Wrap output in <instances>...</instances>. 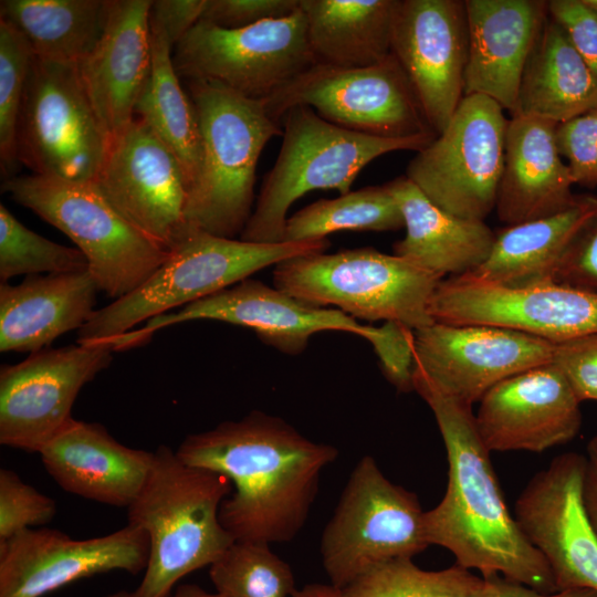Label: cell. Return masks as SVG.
I'll list each match as a JSON object with an SVG mask.
<instances>
[{"mask_svg":"<svg viewBox=\"0 0 597 597\" xmlns=\"http://www.w3.org/2000/svg\"><path fill=\"white\" fill-rule=\"evenodd\" d=\"M292 597H344V594L332 584L311 583L296 589Z\"/></svg>","mask_w":597,"mask_h":597,"instance_id":"c3c4849f","label":"cell"},{"mask_svg":"<svg viewBox=\"0 0 597 597\" xmlns=\"http://www.w3.org/2000/svg\"><path fill=\"white\" fill-rule=\"evenodd\" d=\"M398 0H300L318 64L365 67L391 54Z\"/></svg>","mask_w":597,"mask_h":597,"instance_id":"4dcf8cb0","label":"cell"},{"mask_svg":"<svg viewBox=\"0 0 597 597\" xmlns=\"http://www.w3.org/2000/svg\"><path fill=\"white\" fill-rule=\"evenodd\" d=\"M417 392L433 412L448 460L444 495L425 513L429 544L448 549L455 564L485 579L503 575L544 593L557 591L547 562L506 506L472 406L431 390Z\"/></svg>","mask_w":597,"mask_h":597,"instance_id":"7a4b0ae2","label":"cell"},{"mask_svg":"<svg viewBox=\"0 0 597 597\" xmlns=\"http://www.w3.org/2000/svg\"><path fill=\"white\" fill-rule=\"evenodd\" d=\"M112 344L46 347L0 369V443L40 452L72 419L81 389L112 362Z\"/></svg>","mask_w":597,"mask_h":597,"instance_id":"2e32d148","label":"cell"},{"mask_svg":"<svg viewBox=\"0 0 597 597\" xmlns=\"http://www.w3.org/2000/svg\"><path fill=\"white\" fill-rule=\"evenodd\" d=\"M151 70L136 103L135 117L144 121L178 159L189 186L202 167V138L190 96L181 88L172 62V45L150 27ZM189 196V195H188Z\"/></svg>","mask_w":597,"mask_h":597,"instance_id":"d6a6232c","label":"cell"},{"mask_svg":"<svg viewBox=\"0 0 597 597\" xmlns=\"http://www.w3.org/2000/svg\"><path fill=\"white\" fill-rule=\"evenodd\" d=\"M483 95L462 98L447 127L409 161L406 177L439 208L481 220L495 209L509 119Z\"/></svg>","mask_w":597,"mask_h":597,"instance_id":"7c38bea8","label":"cell"},{"mask_svg":"<svg viewBox=\"0 0 597 597\" xmlns=\"http://www.w3.org/2000/svg\"><path fill=\"white\" fill-rule=\"evenodd\" d=\"M148 554L147 534L129 523L86 540L55 528H27L0 544V597H43L112 570L135 575L145 570Z\"/></svg>","mask_w":597,"mask_h":597,"instance_id":"ffe728a7","label":"cell"},{"mask_svg":"<svg viewBox=\"0 0 597 597\" xmlns=\"http://www.w3.org/2000/svg\"><path fill=\"white\" fill-rule=\"evenodd\" d=\"M202 138L200 176L188 196L189 227L235 239L254 201L260 155L283 129L263 102L247 98L209 81H188Z\"/></svg>","mask_w":597,"mask_h":597,"instance_id":"5b68a950","label":"cell"},{"mask_svg":"<svg viewBox=\"0 0 597 597\" xmlns=\"http://www.w3.org/2000/svg\"><path fill=\"white\" fill-rule=\"evenodd\" d=\"M391 53L439 135L464 97L468 21L462 0H398Z\"/></svg>","mask_w":597,"mask_h":597,"instance_id":"44dd1931","label":"cell"},{"mask_svg":"<svg viewBox=\"0 0 597 597\" xmlns=\"http://www.w3.org/2000/svg\"><path fill=\"white\" fill-rule=\"evenodd\" d=\"M404 227L400 208L383 186L315 201L287 218L284 241L324 239L341 230L392 231Z\"/></svg>","mask_w":597,"mask_h":597,"instance_id":"836d02e7","label":"cell"},{"mask_svg":"<svg viewBox=\"0 0 597 597\" xmlns=\"http://www.w3.org/2000/svg\"><path fill=\"white\" fill-rule=\"evenodd\" d=\"M206 0H155L149 9V25L160 30L176 46L200 20Z\"/></svg>","mask_w":597,"mask_h":597,"instance_id":"f6af8a7d","label":"cell"},{"mask_svg":"<svg viewBox=\"0 0 597 597\" xmlns=\"http://www.w3.org/2000/svg\"><path fill=\"white\" fill-rule=\"evenodd\" d=\"M88 269L85 255L76 248L55 243L22 224L0 205V280L25 274L42 275Z\"/></svg>","mask_w":597,"mask_h":597,"instance_id":"8d00e7d4","label":"cell"},{"mask_svg":"<svg viewBox=\"0 0 597 597\" xmlns=\"http://www.w3.org/2000/svg\"><path fill=\"white\" fill-rule=\"evenodd\" d=\"M597 106V74L548 13L526 63L513 115L557 124Z\"/></svg>","mask_w":597,"mask_h":597,"instance_id":"f546056e","label":"cell"},{"mask_svg":"<svg viewBox=\"0 0 597 597\" xmlns=\"http://www.w3.org/2000/svg\"><path fill=\"white\" fill-rule=\"evenodd\" d=\"M65 492L101 504L128 507L143 489L155 453L117 441L98 422L72 419L39 452Z\"/></svg>","mask_w":597,"mask_h":597,"instance_id":"d4e9b609","label":"cell"},{"mask_svg":"<svg viewBox=\"0 0 597 597\" xmlns=\"http://www.w3.org/2000/svg\"><path fill=\"white\" fill-rule=\"evenodd\" d=\"M154 453L148 478L127 507L128 523L149 542L135 597H167L181 578L212 565L234 543L219 519L232 492L229 479L186 463L167 446Z\"/></svg>","mask_w":597,"mask_h":597,"instance_id":"3957f363","label":"cell"},{"mask_svg":"<svg viewBox=\"0 0 597 597\" xmlns=\"http://www.w3.org/2000/svg\"><path fill=\"white\" fill-rule=\"evenodd\" d=\"M195 320H213L252 328L264 344L289 355L307 347L312 335L324 331L356 334L378 348L388 337L390 324L362 325L343 311L305 304L259 280L248 277L177 312L154 317L137 329L115 337L116 352L137 347L159 329Z\"/></svg>","mask_w":597,"mask_h":597,"instance_id":"5bb4252c","label":"cell"},{"mask_svg":"<svg viewBox=\"0 0 597 597\" xmlns=\"http://www.w3.org/2000/svg\"><path fill=\"white\" fill-rule=\"evenodd\" d=\"M585 457L566 452L538 471L520 493L514 517L547 562L557 590L597 591V534L582 500Z\"/></svg>","mask_w":597,"mask_h":597,"instance_id":"d6986e66","label":"cell"},{"mask_svg":"<svg viewBox=\"0 0 597 597\" xmlns=\"http://www.w3.org/2000/svg\"><path fill=\"white\" fill-rule=\"evenodd\" d=\"M464 96L483 95L512 115L523 73L547 17L544 0H465Z\"/></svg>","mask_w":597,"mask_h":597,"instance_id":"603a6c76","label":"cell"},{"mask_svg":"<svg viewBox=\"0 0 597 597\" xmlns=\"http://www.w3.org/2000/svg\"><path fill=\"white\" fill-rule=\"evenodd\" d=\"M167 597H222L219 593H210L195 584L179 585Z\"/></svg>","mask_w":597,"mask_h":597,"instance_id":"681fc988","label":"cell"},{"mask_svg":"<svg viewBox=\"0 0 597 597\" xmlns=\"http://www.w3.org/2000/svg\"><path fill=\"white\" fill-rule=\"evenodd\" d=\"M150 0H109L104 31L77 64L86 94L111 138L134 118L151 70Z\"/></svg>","mask_w":597,"mask_h":597,"instance_id":"cb8c5ba5","label":"cell"},{"mask_svg":"<svg viewBox=\"0 0 597 597\" xmlns=\"http://www.w3.org/2000/svg\"><path fill=\"white\" fill-rule=\"evenodd\" d=\"M547 13L597 74V12L585 0H551Z\"/></svg>","mask_w":597,"mask_h":597,"instance_id":"ee69618b","label":"cell"},{"mask_svg":"<svg viewBox=\"0 0 597 597\" xmlns=\"http://www.w3.org/2000/svg\"><path fill=\"white\" fill-rule=\"evenodd\" d=\"M429 313L437 323L504 327L553 344L597 333V293L557 283L507 289L450 276L436 289Z\"/></svg>","mask_w":597,"mask_h":597,"instance_id":"e0dca14e","label":"cell"},{"mask_svg":"<svg viewBox=\"0 0 597 597\" xmlns=\"http://www.w3.org/2000/svg\"><path fill=\"white\" fill-rule=\"evenodd\" d=\"M263 105L279 123L290 108L303 105L327 122L359 134L385 138L437 135L392 53L365 67L316 63Z\"/></svg>","mask_w":597,"mask_h":597,"instance_id":"4fadbf2b","label":"cell"},{"mask_svg":"<svg viewBox=\"0 0 597 597\" xmlns=\"http://www.w3.org/2000/svg\"><path fill=\"white\" fill-rule=\"evenodd\" d=\"M553 352L519 331L434 322L413 331L412 387L472 406L502 380L552 363Z\"/></svg>","mask_w":597,"mask_h":597,"instance_id":"9a60e30c","label":"cell"},{"mask_svg":"<svg viewBox=\"0 0 597 597\" xmlns=\"http://www.w3.org/2000/svg\"><path fill=\"white\" fill-rule=\"evenodd\" d=\"M113 207L153 242L169 251L189 226V186L163 140L135 117L111 144L94 181Z\"/></svg>","mask_w":597,"mask_h":597,"instance_id":"ac0fdd59","label":"cell"},{"mask_svg":"<svg viewBox=\"0 0 597 597\" xmlns=\"http://www.w3.org/2000/svg\"><path fill=\"white\" fill-rule=\"evenodd\" d=\"M176 453L231 482L219 519L234 542L271 545L292 541L303 528L321 474L338 450L306 438L280 417L254 410L188 434Z\"/></svg>","mask_w":597,"mask_h":597,"instance_id":"6da1fadb","label":"cell"},{"mask_svg":"<svg viewBox=\"0 0 597 597\" xmlns=\"http://www.w3.org/2000/svg\"><path fill=\"white\" fill-rule=\"evenodd\" d=\"M494 582L458 564L440 570L418 567L412 558L381 564L345 587L344 597H492Z\"/></svg>","mask_w":597,"mask_h":597,"instance_id":"e575fe53","label":"cell"},{"mask_svg":"<svg viewBox=\"0 0 597 597\" xmlns=\"http://www.w3.org/2000/svg\"><path fill=\"white\" fill-rule=\"evenodd\" d=\"M404 218L406 235L394 254L440 276H461L489 256L495 233L481 220L454 216L431 202L406 176L387 184Z\"/></svg>","mask_w":597,"mask_h":597,"instance_id":"83f0119b","label":"cell"},{"mask_svg":"<svg viewBox=\"0 0 597 597\" xmlns=\"http://www.w3.org/2000/svg\"><path fill=\"white\" fill-rule=\"evenodd\" d=\"M557 123L515 114L509 119L495 210L507 226L559 212L577 198L557 145Z\"/></svg>","mask_w":597,"mask_h":597,"instance_id":"484cf974","label":"cell"},{"mask_svg":"<svg viewBox=\"0 0 597 597\" xmlns=\"http://www.w3.org/2000/svg\"><path fill=\"white\" fill-rule=\"evenodd\" d=\"M98 291L88 269L1 282L0 350L34 353L82 328L96 311Z\"/></svg>","mask_w":597,"mask_h":597,"instance_id":"4316f807","label":"cell"},{"mask_svg":"<svg viewBox=\"0 0 597 597\" xmlns=\"http://www.w3.org/2000/svg\"><path fill=\"white\" fill-rule=\"evenodd\" d=\"M109 144L77 65L33 55L18 121V161L33 175L95 181Z\"/></svg>","mask_w":597,"mask_h":597,"instance_id":"30bf717a","label":"cell"},{"mask_svg":"<svg viewBox=\"0 0 597 597\" xmlns=\"http://www.w3.org/2000/svg\"><path fill=\"white\" fill-rule=\"evenodd\" d=\"M172 62L179 77L260 102L316 64L301 6L289 17L235 30L199 20L175 46Z\"/></svg>","mask_w":597,"mask_h":597,"instance_id":"8fae6325","label":"cell"},{"mask_svg":"<svg viewBox=\"0 0 597 597\" xmlns=\"http://www.w3.org/2000/svg\"><path fill=\"white\" fill-rule=\"evenodd\" d=\"M282 145L265 175L240 239L255 243L284 241L290 207L314 190L350 191L359 172L391 151H419L437 135L385 138L334 125L313 108L297 105L282 117Z\"/></svg>","mask_w":597,"mask_h":597,"instance_id":"8992f818","label":"cell"},{"mask_svg":"<svg viewBox=\"0 0 597 597\" xmlns=\"http://www.w3.org/2000/svg\"><path fill=\"white\" fill-rule=\"evenodd\" d=\"M209 568L222 597H292L296 590L291 566L266 543L234 542Z\"/></svg>","mask_w":597,"mask_h":597,"instance_id":"d590c367","label":"cell"},{"mask_svg":"<svg viewBox=\"0 0 597 597\" xmlns=\"http://www.w3.org/2000/svg\"><path fill=\"white\" fill-rule=\"evenodd\" d=\"M554 283L597 293V214L567 248L555 272Z\"/></svg>","mask_w":597,"mask_h":597,"instance_id":"7bdbcfd3","label":"cell"},{"mask_svg":"<svg viewBox=\"0 0 597 597\" xmlns=\"http://www.w3.org/2000/svg\"><path fill=\"white\" fill-rule=\"evenodd\" d=\"M585 2L597 12V0H585Z\"/></svg>","mask_w":597,"mask_h":597,"instance_id":"816d5d0a","label":"cell"},{"mask_svg":"<svg viewBox=\"0 0 597 597\" xmlns=\"http://www.w3.org/2000/svg\"><path fill=\"white\" fill-rule=\"evenodd\" d=\"M109 0H2L0 20L13 25L33 55L77 65L98 42Z\"/></svg>","mask_w":597,"mask_h":597,"instance_id":"1f68e13d","label":"cell"},{"mask_svg":"<svg viewBox=\"0 0 597 597\" xmlns=\"http://www.w3.org/2000/svg\"><path fill=\"white\" fill-rule=\"evenodd\" d=\"M300 0H206L200 20L223 29H243L293 14Z\"/></svg>","mask_w":597,"mask_h":597,"instance_id":"b9f144b4","label":"cell"},{"mask_svg":"<svg viewBox=\"0 0 597 597\" xmlns=\"http://www.w3.org/2000/svg\"><path fill=\"white\" fill-rule=\"evenodd\" d=\"M596 214L597 197L577 196L559 212L507 226L495 233L486 260L467 274L507 289L554 283L567 248Z\"/></svg>","mask_w":597,"mask_h":597,"instance_id":"f1b7e54d","label":"cell"},{"mask_svg":"<svg viewBox=\"0 0 597 597\" xmlns=\"http://www.w3.org/2000/svg\"><path fill=\"white\" fill-rule=\"evenodd\" d=\"M580 402L561 369L548 363L486 391L474 415L475 426L489 452H543L578 434Z\"/></svg>","mask_w":597,"mask_h":597,"instance_id":"7402d4cb","label":"cell"},{"mask_svg":"<svg viewBox=\"0 0 597 597\" xmlns=\"http://www.w3.org/2000/svg\"><path fill=\"white\" fill-rule=\"evenodd\" d=\"M106 597H135L134 591L118 590L114 594H111Z\"/></svg>","mask_w":597,"mask_h":597,"instance_id":"f907efd6","label":"cell"},{"mask_svg":"<svg viewBox=\"0 0 597 597\" xmlns=\"http://www.w3.org/2000/svg\"><path fill=\"white\" fill-rule=\"evenodd\" d=\"M1 188L65 233L85 255L100 291L114 300L142 285L168 255L132 226L94 181L31 175L6 179Z\"/></svg>","mask_w":597,"mask_h":597,"instance_id":"ba28073f","label":"cell"},{"mask_svg":"<svg viewBox=\"0 0 597 597\" xmlns=\"http://www.w3.org/2000/svg\"><path fill=\"white\" fill-rule=\"evenodd\" d=\"M555 138L574 184L597 186V106L557 124Z\"/></svg>","mask_w":597,"mask_h":597,"instance_id":"ab89813d","label":"cell"},{"mask_svg":"<svg viewBox=\"0 0 597 597\" xmlns=\"http://www.w3.org/2000/svg\"><path fill=\"white\" fill-rule=\"evenodd\" d=\"M32 59L25 38L0 20V158L6 179L18 163V121Z\"/></svg>","mask_w":597,"mask_h":597,"instance_id":"74e56055","label":"cell"},{"mask_svg":"<svg viewBox=\"0 0 597 597\" xmlns=\"http://www.w3.org/2000/svg\"><path fill=\"white\" fill-rule=\"evenodd\" d=\"M327 238L255 243L188 227L161 265L136 290L97 308L77 343H107L137 324L186 306L297 255L326 252Z\"/></svg>","mask_w":597,"mask_h":597,"instance_id":"277c9868","label":"cell"},{"mask_svg":"<svg viewBox=\"0 0 597 597\" xmlns=\"http://www.w3.org/2000/svg\"><path fill=\"white\" fill-rule=\"evenodd\" d=\"M492 579L495 586L492 597H597V591L587 588L544 593L504 577L494 576Z\"/></svg>","mask_w":597,"mask_h":597,"instance_id":"7dc6e473","label":"cell"},{"mask_svg":"<svg viewBox=\"0 0 597 597\" xmlns=\"http://www.w3.org/2000/svg\"><path fill=\"white\" fill-rule=\"evenodd\" d=\"M55 513L53 499L25 483L14 471L0 469V544L27 528L50 522Z\"/></svg>","mask_w":597,"mask_h":597,"instance_id":"f35d334b","label":"cell"},{"mask_svg":"<svg viewBox=\"0 0 597 597\" xmlns=\"http://www.w3.org/2000/svg\"><path fill=\"white\" fill-rule=\"evenodd\" d=\"M582 480V500L586 515L597 534V434L587 443Z\"/></svg>","mask_w":597,"mask_h":597,"instance_id":"bcb514c9","label":"cell"},{"mask_svg":"<svg viewBox=\"0 0 597 597\" xmlns=\"http://www.w3.org/2000/svg\"><path fill=\"white\" fill-rule=\"evenodd\" d=\"M416 493L392 483L370 455L354 467L320 544L329 584L344 589L387 562L430 544Z\"/></svg>","mask_w":597,"mask_h":597,"instance_id":"9c48e42d","label":"cell"},{"mask_svg":"<svg viewBox=\"0 0 597 597\" xmlns=\"http://www.w3.org/2000/svg\"><path fill=\"white\" fill-rule=\"evenodd\" d=\"M273 285L316 307L353 318L401 324L413 331L434 323L430 300L443 280L396 254L373 248L312 253L274 266Z\"/></svg>","mask_w":597,"mask_h":597,"instance_id":"52a82bcc","label":"cell"},{"mask_svg":"<svg viewBox=\"0 0 597 597\" xmlns=\"http://www.w3.org/2000/svg\"><path fill=\"white\" fill-rule=\"evenodd\" d=\"M552 363L580 401H597V333L555 343Z\"/></svg>","mask_w":597,"mask_h":597,"instance_id":"60d3db41","label":"cell"}]
</instances>
